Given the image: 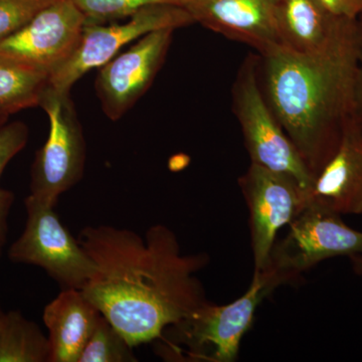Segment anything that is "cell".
<instances>
[{"label":"cell","instance_id":"obj_14","mask_svg":"<svg viewBox=\"0 0 362 362\" xmlns=\"http://www.w3.org/2000/svg\"><path fill=\"white\" fill-rule=\"evenodd\" d=\"M101 315L83 290L61 289L42 313L51 345L49 362H78Z\"/></svg>","mask_w":362,"mask_h":362},{"label":"cell","instance_id":"obj_20","mask_svg":"<svg viewBox=\"0 0 362 362\" xmlns=\"http://www.w3.org/2000/svg\"><path fill=\"white\" fill-rule=\"evenodd\" d=\"M57 0H0V40L18 32Z\"/></svg>","mask_w":362,"mask_h":362},{"label":"cell","instance_id":"obj_1","mask_svg":"<svg viewBox=\"0 0 362 362\" xmlns=\"http://www.w3.org/2000/svg\"><path fill=\"white\" fill-rule=\"evenodd\" d=\"M78 240L96 267L83 292L133 347L158 340L207 302L197 274L209 256L182 254L168 226H150L141 235L87 226Z\"/></svg>","mask_w":362,"mask_h":362},{"label":"cell","instance_id":"obj_21","mask_svg":"<svg viewBox=\"0 0 362 362\" xmlns=\"http://www.w3.org/2000/svg\"><path fill=\"white\" fill-rule=\"evenodd\" d=\"M28 135V126L21 121L0 125V177L9 162L25 148Z\"/></svg>","mask_w":362,"mask_h":362},{"label":"cell","instance_id":"obj_11","mask_svg":"<svg viewBox=\"0 0 362 362\" xmlns=\"http://www.w3.org/2000/svg\"><path fill=\"white\" fill-rule=\"evenodd\" d=\"M87 23L71 0L45 7L18 32L0 40V54L52 75L77 49Z\"/></svg>","mask_w":362,"mask_h":362},{"label":"cell","instance_id":"obj_9","mask_svg":"<svg viewBox=\"0 0 362 362\" xmlns=\"http://www.w3.org/2000/svg\"><path fill=\"white\" fill-rule=\"evenodd\" d=\"M239 183L249 209L255 272H258L266 266L279 230L303 211L308 199L289 176L254 163Z\"/></svg>","mask_w":362,"mask_h":362},{"label":"cell","instance_id":"obj_3","mask_svg":"<svg viewBox=\"0 0 362 362\" xmlns=\"http://www.w3.org/2000/svg\"><path fill=\"white\" fill-rule=\"evenodd\" d=\"M281 285L266 269L254 272L249 289L239 299L221 306L207 301L164 331L170 335L162 352L175 361H235L259 305Z\"/></svg>","mask_w":362,"mask_h":362},{"label":"cell","instance_id":"obj_16","mask_svg":"<svg viewBox=\"0 0 362 362\" xmlns=\"http://www.w3.org/2000/svg\"><path fill=\"white\" fill-rule=\"evenodd\" d=\"M51 75L47 71L0 54V113L40 106Z\"/></svg>","mask_w":362,"mask_h":362},{"label":"cell","instance_id":"obj_23","mask_svg":"<svg viewBox=\"0 0 362 362\" xmlns=\"http://www.w3.org/2000/svg\"><path fill=\"white\" fill-rule=\"evenodd\" d=\"M14 194L11 190L0 187V258L4 254L8 235V218L14 204Z\"/></svg>","mask_w":362,"mask_h":362},{"label":"cell","instance_id":"obj_2","mask_svg":"<svg viewBox=\"0 0 362 362\" xmlns=\"http://www.w3.org/2000/svg\"><path fill=\"white\" fill-rule=\"evenodd\" d=\"M361 54V23L350 21L321 51L281 47L263 56L267 102L313 178L356 116Z\"/></svg>","mask_w":362,"mask_h":362},{"label":"cell","instance_id":"obj_26","mask_svg":"<svg viewBox=\"0 0 362 362\" xmlns=\"http://www.w3.org/2000/svg\"><path fill=\"white\" fill-rule=\"evenodd\" d=\"M6 312L4 311L1 305H0V332H1L2 325H4V318H6Z\"/></svg>","mask_w":362,"mask_h":362},{"label":"cell","instance_id":"obj_8","mask_svg":"<svg viewBox=\"0 0 362 362\" xmlns=\"http://www.w3.org/2000/svg\"><path fill=\"white\" fill-rule=\"evenodd\" d=\"M194 23L183 6L157 4L140 9L122 23H86L82 37L70 59L49 78V86L59 93L71 87L88 71L101 68L130 42L154 30L185 28Z\"/></svg>","mask_w":362,"mask_h":362},{"label":"cell","instance_id":"obj_13","mask_svg":"<svg viewBox=\"0 0 362 362\" xmlns=\"http://www.w3.org/2000/svg\"><path fill=\"white\" fill-rule=\"evenodd\" d=\"M308 202L339 214H362V129L350 119L337 151L315 176Z\"/></svg>","mask_w":362,"mask_h":362},{"label":"cell","instance_id":"obj_27","mask_svg":"<svg viewBox=\"0 0 362 362\" xmlns=\"http://www.w3.org/2000/svg\"><path fill=\"white\" fill-rule=\"evenodd\" d=\"M9 116L6 115V114L0 113V125L2 124L6 123L8 121Z\"/></svg>","mask_w":362,"mask_h":362},{"label":"cell","instance_id":"obj_22","mask_svg":"<svg viewBox=\"0 0 362 362\" xmlns=\"http://www.w3.org/2000/svg\"><path fill=\"white\" fill-rule=\"evenodd\" d=\"M333 16L358 21L362 14V0H319Z\"/></svg>","mask_w":362,"mask_h":362},{"label":"cell","instance_id":"obj_5","mask_svg":"<svg viewBox=\"0 0 362 362\" xmlns=\"http://www.w3.org/2000/svg\"><path fill=\"white\" fill-rule=\"evenodd\" d=\"M25 206V230L9 247V259L39 267L61 289H84L96 267L78 238L63 225L56 207L30 194Z\"/></svg>","mask_w":362,"mask_h":362},{"label":"cell","instance_id":"obj_28","mask_svg":"<svg viewBox=\"0 0 362 362\" xmlns=\"http://www.w3.org/2000/svg\"><path fill=\"white\" fill-rule=\"evenodd\" d=\"M359 23H361V28H362V14L361 16V18H359Z\"/></svg>","mask_w":362,"mask_h":362},{"label":"cell","instance_id":"obj_18","mask_svg":"<svg viewBox=\"0 0 362 362\" xmlns=\"http://www.w3.org/2000/svg\"><path fill=\"white\" fill-rule=\"evenodd\" d=\"M134 347L102 314L78 362H135Z\"/></svg>","mask_w":362,"mask_h":362},{"label":"cell","instance_id":"obj_25","mask_svg":"<svg viewBox=\"0 0 362 362\" xmlns=\"http://www.w3.org/2000/svg\"><path fill=\"white\" fill-rule=\"evenodd\" d=\"M349 259L351 261L354 272L359 274V275H362V255H354V256H350Z\"/></svg>","mask_w":362,"mask_h":362},{"label":"cell","instance_id":"obj_15","mask_svg":"<svg viewBox=\"0 0 362 362\" xmlns=\"http://www.w3.org/2000/svg\"><path fill=\"white\" fill-rule=\"evenodd\" d=\"M277 20L283 47L300 54L321 51L352 21L333 16L319 0H278Z\"/></svg>","mask_w":362,"mask_h":362},{"label":"cell","instance_id":"obj_7","mask_svg":"<svg viewBox=\"0 0 362 362\" xmlns=\"http://www.w3.org/2000/svg\"><path fill=\"white\" fill-rule=\"evenodd\" d=\"M233 98L251 163L289 176L308 194L313 176L269 106L252 61L243 66Z\"/></svg>","mask_w":362,"mask_h":362},{"label":"cell","instance_id":"obj_12","mask_svg":"<svg viewBox=\"0 0 362 362\" xmlns=\"http://www.w3.org/2000/svg\"><path fill=\"white\" fill-rule=\"evenodd\" d=\"M183 7L194 23L250 45L262 56L283 47L278 0H187Z\"/></svg>","mask_w":362,"mask_h":362},{"label":"cell","instance_id":"obj_19","mask_svg":"<svg viewBox=\"0 0 362 362\" xmlns=\"http://www.w3.org/2000/svg\"><path fill=\"white\" fill-rule=\"evenodd\" d=\"M84 13L87 23L103 25L107 21L125 20L140 9L157 4L185 6L187 0H71Z\"/></svg>","mask_w":362,"mask_h":362},{"label":"cell","instance_id":"obj_24","mask_svg":"<svg viewBox=\"0 0 362 362\" xmlns=\"http://www.w3.org/2000/svg\"><path fill=\"white\" fill-rule=\"evenodd\" d=\"M356 119L362 129V54L356 88Z\"/></svg>","mask_w":362,"mask_h":362},{"label":"cell","instance_id":"obj_6","mask_svg":"<svg viewBox=\"0 0 362 362\" xmlns=\"http://www.w3.org/2000/svg\"><path fill=\"white\" fill-rule=\"evenodd\" d=\"M274 244L266 269L281 284L296 280L317 264L335 257L362 255V233L345 225L341 214L308 202Z\"/></svg>","mask_w":362,"mask_h":362},{"label":"cell","instance_id":"obj_17","mask_svg":"<svg viewBox=\"0 0 362 362\" xmlns=\"http://www.w3.org/2000/svg\"><path fill=\"white\" fill-rule=\"evenodd\" d=\"M49 337L21 311L6 312L0 332V362H49Z\"/></svg>","mask_w":362,"mask_h":362},{"label":"cell","instance_id":"obj_10","mask_svg":"<svg viewBox=\"0 0 362 362\" xmlns=\"http://www.w3.org/2000/svg\"><path fill=\"white\" fill-rule=\"evenodd\" d=\"M175 30H154L143 35L127 51L99 68L95 89L107 118H122L153 84Z\"/></svg>","mask_w":362,"mask_h":362},{"label":"cell","instance_id":"obj_4","mask_svg":"<svg viewBox=\"0 0 362 362\" xmlns=\"http://www.w3.org/2000/svg\"><path fill=\"white\" fill-rule=\"evenodd\" d=\"M40 107L49 117V131L30 169V195L56 207L62 194L82 180L87 145L71 93L47 86Z\"/></svg>","mask_w":362,"mask_h":362}]
</instances>
